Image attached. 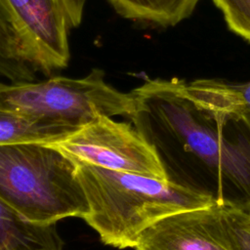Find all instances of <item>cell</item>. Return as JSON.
<instances>
[{
    "instance_id": "cell-8",
    "label": "cell",
    "mask_w": 250,
    "mask_h": 250,
    "mask_svg": "<svg viewBox=\"0 0 250 250\" xmlns=\"http://www.w3.org/2000/svg\"><path fill=\"white\" fill-rule=\"evenodd\" d=\"M56 225L32 224L0 198V250H62Z\"/></svg>"
},
{
    "instance_id": "cell-11",
    "label": "cell",
    "mask_w": 250,
    "mask_h": 250,
    "mask_svg": "<svg viewBox=\"0 0 250 250\" xmlns=\"http://www.w3.org/2000/svg\"><path fill=\"white\" fill-rule=\"evenodd\" d=\"M76 128L39 122L0 108V146L21 143L52 144L61 141Z\"/></svg>"
},
{
    "instance_id": "cell-7",
    "label": "cell",
    "mask_w": 250,
    "mask_h": 250,
    "mask_svg": "<svg viewBox=\"0 0 250 250\" xmlns=\"http://www.w3.org/2000/svg\"><path fill=\"white\" fill-rule=\"evenodd\" d=\"M135 250H231L222 208L212 205L167 216L146 229Z\"/></svg>"
},
{
    "instance_id": "cell-12",
    "label": "cell",
    "mask_w": 250,
    "mask_h": 250,
    "mask_svg": "<svg viewBox=\"0 0 250 250\" xmlns=\"http://www.w3.org/2000/svg\"><path fill=\"white\" fill-rule=\"evenodd\" d=\"M188 92L207 104L250 113V80L230 83L218 79H197L186 82Z\"/></svg>"
},
{
    "instance_id": "cell-2",
    "label": "cell",
    "mask_w": 250,
    "mask_h": 250,
    "mask_svg": "<svg viewBox=\"0 0 250 250\" xmlns=\"http://www.w3.org/2000/svg\"><path fill=\"white\" fill-rule=\"evenodd\" d=\"M73 161L89 207L83 220L115 248H135L141 233L167 216L216 204L169 180Z\"/></svg>"
},
{
    "instance_id": "cell-10",
    "label": "cell",
    "mask_w": 250,
    "mask_h": 250,
    "mask_svg": "<svg viewBox=\"0 0 250 250\" xmlns=\"http://www.w3.org/2000/svg\"><path fill=\"white\" fill-rule=\"evenodd\" d=\"M36 74L25 56L13 16L0 0V76L18 83L35 81Z\"/></svg>"
},
{
    "instance_id": "cell-1",
    "label": "cell",
    "mask_w": 250,
    "mask_h": 250,
    "mask_svg": "<svg viewBox=\"0 0 250 250\" xmlns=\"http://www.w3.org/2000/svg\"><path fill=\"white\" fill-rule=\"evenodd\" d=\"M130 94L129 118L169 181L250 213V113L202 102L176 78L146 79Z\"/></svg>"
},
{
    "instance_id": "cell-14",
    "label": "cell",
    "mask_w": 250,
    "mask_h": 250,
    "mask_svg": "<svg viewBox=\"0 0 250 250\" xmlns=\"http://www.w3.org/2000/svg\"><path fill=\"white\" fill-rule=\"evenodd\" d=\"M229 28L250 42V0H213Z\"/></svg>"
},
{
    "instance_id": "cell-9",
    "label": "cell",
    "mask_w": 250,
    "mask_h": 250,
    "mask_svg": "<svg viewBox=\"0 0 250 250\" xmlns=\"http://www.w3.org/2000/svg\"><path fill=\"white\" fill-rule=\"evenodd\" d=\"M120 17L159 26H173L188 18L200 0H106Z\"/></svg>"
},
{
    "instance_id": "cell-6",
    "label": "cell",
    "mask_w": 250,
    "mask_h": 250,
    "mask_svg": "<svg viewBox=\"0 0 250 250\" xmlns=\"http://www.w3.org/2000/svg\"><path fill=\"white\" fill-rule=\"evenodd\" d=\"M13 16L31 66L46 76L65 68L69 35L83 20L87 0H2Z\"/></svg>"
},
{
    "instance_id": "cell-5",
    "label": "cell",
    "mask_w": 250,
    "mask_h": 250,
    "mask_svg": "<svg viewBox=\"0 0 250 250\" xmlns=\"http://www.w3.org/2000/svg\"><path fill=\"white\" fill-rule=\"evenodd\" d=\"M48 145L75 161L168 181L155 149L132 122L99 116L66 138Z\"/></svg>"
},
{
    "instance_id": "cell-4",
    "label": "cell",
    "mask_w": 250,
    "mask_h": 250,
    "mask_svg": "<svg viewBox=\"0 0 250 250\" xmlns=\"http://www.w3.org/2000/svg\"><path fill=\"white\" fill-rule=\"evenodd\" d=\"M103 69L86 76H51L41 81L0 83V108L31 120L76 129L99 116L129 117L133 111L130 93L108 84Z\"/></svg>"
},
{
    "instance_id": "cell-3",
    "label": "cell",
    "mask_w": 250,
    "mask_h": 250,
    "mask_svg": "<svg viewBox=\"0 0 250 250\" xmlns=\"http://www.w3.org/2000/svg\"><path fill=\"white\" fill-rule=\"evenodd\" d=\"M0 198L36 225L83 219L89 210L74 161L42 143L0 146Z\"/></svg>"
},
{
    "instance_id": "cell-13",
    "label": "cell",
    "mask_w": 250,
    "mask_h": 250,
    "mask_svg": "<svg viewBox=\"0 0 250 250\" xmlns=\"http://www.w3.org/2000/svg\"><path fill=\"white\" fill-rule=\"evenodd\" d=\"M222 208V217L231 250H250V213Z\"/></svg>"
}]
</instances>
